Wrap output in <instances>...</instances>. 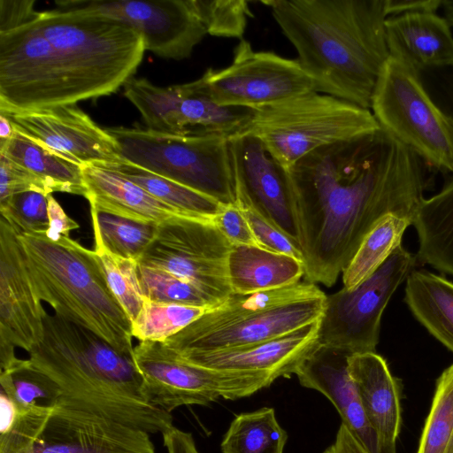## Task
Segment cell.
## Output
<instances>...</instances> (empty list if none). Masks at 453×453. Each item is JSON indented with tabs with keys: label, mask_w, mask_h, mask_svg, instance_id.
Instances as JSON below:
<instances>
[{
	"label": "cell",
	"mask_w": 453,
	"mask_h": 453,
	"mask_svg": "<svg viewBox=\"0 0 453 453\" xmlns=\"http://www.w3.org/2000/svg\"><path fill=\"white\" fill-rule=\"evenodd\" d=\"M134 361L147 401L171 413L188 405H208L220 397L253 395L274 380L265 373L213 370L193 365L158 342H139Z\"/></svg>",
	"instance_id": "obj_10"
},
{
	"label": "cell",
	"mask_w": 453,
	"mask_h": 453,
	"mask_svg": "<svg viewBox=\"0 0 453 453\" xmlns=\"http://www.w3.org/2000/svg\"><path fill=\"white\" fill-rule=\"evenodd\" d=\"M85 198L98 211L159 225L182 216L119 173L97 165L81 166Z\"/></svg>",
	"instance_id": "obj_23"
},
{
	"label": "cell",
	"mask_w": 453,
	"mask_h": 453,
	"mask_svg": "<svg viewBox=\"0 0 453 453\" xmlns=\"http://www.w3.org/2000/svg\"><path fill=\"white\" fill-rule=\"evenodd\" d=\"M28 354L63 397L149 434L173 426L171 413L147 401L134 359L81 326L47 312L42 339Z\"/></svg>",
	"instance_id": "obj_4"
},
{
	"label": "cell",
	"mask_w": 453,
	"mask_h": 453,
	"mask_svg": "<svg viewBox=\"0 0 453 453\" xmlns=\"http://www.w3.org/2000/svg\"><path fill=\"white\" fill-rule=\"evenodd\" d=\"M95 242L119 257L139 261L156 236L157 226L102 212L90 206Z\"/></svg>",
	"instance_id": "obj_32"
},
{
	"label": "cell",
	"mask_w": 453,
	"mask_h": 453,
	"mask_svg": "<svg viewBox=\"0 0 453 453\" xmlns=\"http://www.w3.org/2000/svg\"><path fill=\"white\" fill-rule=\"evenodd\" d=\"M1 217L18 233H46L49 228L48 196L25 191L0 201Z\"/></svg>",
	"instance_id": "obj_40"
},
{
	"label": "cell",
	"mask_w": 453,
	"mask_h": 453,
	"mask_svg": "<svg viewBox=\"0 0 453 453\" xmlns=\"http://www.w3.org/2000/svg\"><path fill=\"white\" fill-rule=\"evenodd\" d=\"M137 275L143 296L151 301L206 309H213L223 303L165 271L138 264Z\"/></svg>",
	"instance_id": "obj_37"
},
{
	"label": "cell",
	"mask_w": 453,
	"mask_h": 453,
	"mask_svg": "<svg viewBox=\"0 0 453 453\" xmlns=\"http://www.w3.org/2000/svg\"><path fill=\"white\" fill-rule=\"evenodd\" d=\"M371 109L381 128L427 165L453 174V126L431 99L416 71L389 57Z\"/></svg>",
	"instance_id": "obj_9"
},
{
	"label": "cell",
	"mask_w": 453,
	"mask_h": 453,
	"mask_svg": "<svg viewBox=\"0 0 453 453\" xmlns=\"http://www.w3.org/2000/svg\"><path fill=\"white\" fill-rule=\"evenodd\" d=\"M168 453H200L193 439H184L174 443Z\"/></svg>",
	"instance_id": "obj_48"
},
{
	"label": "cell",
	"mask_w": 453,
	"mask_h": 453,
	"mask_svg": "<svg viewBox=\"0 0 453 453\" xmlns=\"http://www.w3.org/2000/svg\"><path fill=\"white\" fill-rule=\"evenodd\" d=\"M144 51L142 38L123 23L35 10L1 39V83L19 112L73 105L115 93L134 76Z\"/></svg>",
	"instance_id": "obj_2"
},
{
	"label": "cell",
	"mask_w": 453,
	"mask_h": 453,
	"mask_svg": "<svg viewBox=\"0 0 453 453\" xmlns=\"http://www.w3.org/2000/svg\"><path fill=\"white\" fill-rule=\"evenodd\" d=\"M417 258L402 244L369 278L353 289L326 296L318 343L350 354L375 352L382 313L399 285L414 270Z\"/></svg>",
	"instance_id": "obj_11"
},
{
	"label": "cell",
	"mask_w": 453,
	"mask_h": 453,
	"mask_svg": "<svg viewBox=\"0 0 453 453\" xmlns=\"http://www.w3.org/2000/svg\"><path fill=\"white\" fill-rule=\"evenodd\" d=\"M31 453H156L150 434L61 396Z\"/></svg>",
	"instance_id": "obj_16"
},
{
	"label": "cell",
	"mask_w": 453,
	"mask_h": 453,
	"mask_svg": "<svg viewBox=\"0 0 453 453\" xmlns=\"http://www.w3.org/2000/svg\"><path fill=\"white\" fill-rule=\"evenodd\" d=\"M53 409L19 407L0 391V453H31Z\"/></svg>",
	"instance_id": "obj_33"
},
{
	"label": "cell",
	"mask_w": 453,
	"mask_h": 453,
	"mask_svg": "<svg viewBox=\"0 0 453 453\" xmlns=\"http://www.w3.org/2000/svg\"><path fill=\"white\" fill-rule=\"evenodd\" d=\"M49 228L45 234L51 240L60 236H69L71 231L80 227L79 224L71 219L54 198L52 194L48 196Z\"/></svg>",
	"instance_id": "obj_45"
},
{
	"label": "cell",
	"mask_w": 453,
	"mask_h": 453,
	"mask_svg": "<svg viewBox=\"0 0 453 453\" xmlns=\"http://www.w3.org/2000/svg\"><path fill=\"white\" fill-rule=\"evenodd\" d=\"M47 311L26 266L18 231L0 219V349L30 352L43 336Z\"/></svg>",
	"instance_id": "obj_18"
},
{
	"label": "cell",
	"mask_w": 453,
	"mask_h": 453,
	"mask_svg": "<svg viewBox=\"0 0 453 453\" xmlns=\"http://www.w3.org/2000/svg\"><path fill=\"white\" fill-rule=\"evenodd\" d=\"M232 247L213 220L175 216L157 226L137 263L172 273L224 302L233 295L226 272Z\"/></svg>",
	"instance_id": "obj_12"
},
{
	"label": "cell",
	"mask_w": 453,
	"mask_h": 453,
	"mask_svg": "<svg viewBox=\"0 0 453 453\" xmlns=\"http://www.w3.org/2000/svg\"><path fill=\"white\" fill-rule=\"evenodd\" d=\"M199 80L216 104L254 110L316 91L297 59L255 51L244 39L235 47L230 65L209 68Z\"/></svg>",
	"instance_id": "obj_14"
},
{
	"label": "cell",
	"mask_w": 453,
	"mask_h": 453,
	"mask_svg": "<svg viewBox=\"0 0 453 453\" xmlns=\"http://www.w3.org/2000/svg\"><path fill=\"white\" fill-rule=\"evenodd\" d=\"M26 266L41 301L134 359L132 322L111 291L94 250L69 236L18 233Z\"/></svg>",
	"instance_id": "obj_5"
},
{
	"label": "cell",
	"mask_w": 453,
	"mask_h": 453,
	"mask_svg": "<svg viewBox=\"0 0 453 453\" xmlns=\"http://www.w3.org/2000/svg\"><path fill=\"white\" fill-rule=\"evenodd\" d=\"M441 8L444 12V18L453 27V0H442Z\"/></svg>",
	"instance_id": "obj_50"
},
{
	"label": "cell",
	"mask_w": 453,
	"mask_h": 453,
	"mask_svg": "<svg viewBox=\"0 0 453 453\" xmlns=\"http://www.w3.org/2000/svg\"><path fill=\"white\" fill-rule=\"evenodd\" d=\"M350 355L339 348L318 344L294 373L303 387L326 396L339 414L359 398L349 371Z\"/></svg>",
	"instance_id": "obj_29"
},
{
	"label": "cell",
	"mask_w": 453,
	"mask_h": 453,
	"mask_svg": "<svg viewBox=\"0 0 453 453\" xmlns=\"http://www.w3.org/2000/svg\"><path fill=\"white\" fill-rule=\"evenodd\" d=\"M0 154L38 176L51 194L65 192L85 197L87 189L81 165L15 129L9 140L0 142Z\"/></svg>",
	"instance_id": "obj_27"
},
{
	"label": "cell",
	"mask_w": 453,
	"mask_h": 453,
	"mask_svg": "<svg viewBox=\"0 0 453 453\" xmlns=\"http://www.w3.org/2000/svg\"><path fill=\"white\" fill-rule=\"evenodd\" d=\"M211 309L151 301L144 297L132 322L133 337L139 342H164Z\"/></svg>",
	"instance_id": "obj_35"
},
{
	"label": "cell",
	"mask_w": 453,
	"mask_h": 453,
	"mask_svg": "<svg viewBox=\"0 0 453 453\" xmlns=\"http://www.w3.org/2000/svg\"><path fill=\"white\" fill-rule=\"evenodd\" d=\"M121 158L205 194L236 204L229 139L197 132L166 134L141 127H110Z\"/></svg>",
	"instance_id": "obj_8"
},
{
	"label": "cell",
	"mask_w": 453,
	"mask_h": 453,
	"mask_svg": "<svg viewBox=\"0 0 453 453\" xmlns=\"http://www.w3.org/2000/svg\"><path fill=\"white\" fill-rule=\"evenodd\" d=\"M288 434L273 408L263 407L234 417L222 442V453H283Z\"/></svg>",
	"instance_id": "obj_30"
},
{
	"label": "cell",
	"mask_w": 453,
	"mask_h": 453,
	"mask_svg": "<svg viewBox=\"0 0 453 453\" xmlns=\"http://www.w3.org/2000/svg\"><path fill=\"white\" fill-rule=\"evenodd\" d=\"M13 133L14 128L9 119L4 114L0 113V142L9 140Z\"/></svg>",
	"instance_id": "obj_49"
},
{
	"label": "cell",
	"mask_w": 453,
	"mask_h": 453,
	"mask_svg": "<svg viewBox=\"0 0 453 453\" xmlns=\"http://www.w3.org/2000/svg\"><path fill=\"white\" fill-rule=\"evenodd\" d=\"M226 272L233 294L250 295L299 282L304 265L296 257L259 246L233 245Z\"/></svg>",
	"instance_id": "obj_24"
},
{
	"label": "cell",
	"mask_w": 453,
	"mask_h": 453,
	"mask_svg": "<svg viewBox=\"0 0 453 453\" xmlns=\"http://www.w3.org/2000/svg\"><path fill=\"white\" fill-rule=\"evenodd\" d=\"M326 295L310 281L250 295L233 294L162 342L177 354L265 342L320 319Z\"/></svg>",
	"instance_id": "obj_6"
},
{
	"label": "cell",
	"mask_w": 453,
	"mask_h": 453,
	"mask_svg": "<svg viewBox=\"0 0 453 453\" xmlns=\"http://www.w3.org/2000/svg\"><path fill=\"white\" fill-rule=\"evenodd\" d=\"M95 165L113 171L135 183L184 217L213 220L225 206L205 194L134 165L120 157L113 162Z\"/></svg>",
	"instance_id": "obj_28"
},
{
	"label": "cell",
	"mask_w": 453,
	"mask_h": 453,
	"mask_svg": "<svg viewBox=\"0 0 453 453\" xmlns=\"http://www.w3.org/2000/svg\"><path fill=\"white\" fill-rule=\"evenodd\" d=\"M323 453H368L344 424H341L335 441Z\"/></svg>",
	"instance_id": "obj_47"
},
{
	"label": "cell",
	"mask_w": 453,
	"mask_h": 453,
	"mask_svg": "<svg viewBox=\"0 0 453 453\" xmlns=\"http://www.w3.org/2000/svg\"><path fill=\"white\" fill-rule=\"evenodd\" d=\"M236 204L246 218L259 247L288 255L303 263L298 242L283 233L245 199L237 198Z\"/></svg>",
	"instance_id": "obj_41"
},
{
	"label": "cell",
	"mask_w": 453,
	"mask_h": 453,
	"mask_svg": "<svg viewBox=\"0 0 453 453\" xmlns=\"http://www.w3.org/2000/svg\"><path fill=\"white\" fill-rule=\"evenodd\" d=\"M417 453H453V365L436 380Z\"/></svg>",
	"instance_id": "obj_36"
},
{
	"label": "cell",
	"mask_w": 453,
	"mask_h": 453,
	"mask_svg": "<svg viewBox=\"0 0 453 453\" xmlns=\"http://www.w3.org/2000/svg\"><path fill=\"white\" fill-rule=\"evenodd\" d=\"M445 18L432 12L388 17L389 57L414 71L453 61V35Z\"/></svg>",
	"instance_id": "obj_22"
},
{
	"label": "cell",
	"mask_w": 453,
	"mask_h": 453,
	"mask_svg": "<svg viewBox=\"0 0 453 453\" xmlns=\"http://www.w3.org/2000/svg\"><path fill=\"white\" fill-rule=\"evenodd\" d=\"M380 127L369 109L316 91L255 111L244 134L288 168L307 154Z\"/></svg>",
	"instance_id": "obj_7"
},
{
	"label": "cell",
	"mask_w": 453,
	"mask_h": 453,
	"mask_svg": "<svg viewBox=\"0 0 453 453\" xmlns=\"http://www.w3.org/2000/svg\"><path fill=\"white\" fill-rule=\"evenodd\" d=\"M0 391L23 408H53L63 395L50 376L28 359L20 358L11 368L0 372Z\"/></svg>",
	"instance_id": "obj_34"
},
{
	"label": "cell",
	"mask_w": 453,
	"mask_h": 453,
	"mask_svg": "<svg viewBox=\"0 0 453 453\" xmlns=\"http://www.w3.org/2000/svg\"><path fill=\"white\" fill-rule=\"evenodd\" d=\"M316 92L370 109L389 58L385 0H265Z\"/></svg>",
	"instance_id": "obj_3"
},
{
	"label": "cell",
	"mask_w": 453,
	"mask_h": 453,
	"mask_svg": "<svg viewBox=\"0 0 453 453\" xmlns=\"http://www.w3.org/2000/svg\"><path fill=\"white\" fill-rule=\"evenodd\" d=\"M5 116L16 131L81 166L119 157L114 138L76 104Z\"/></svg>",
	"instance_id": "obj_19"
},
{
	"label": "cell",
	"mask_w": 453,
	"mask_h": 453,
	"mask_svg": "<svg viewBox=\"0 0 453 453\" xmlns=\"http://www.w3.org/2000/svg\"><path fill=\"white\" fill-rule=\"evenodd\" d=\"M349 371L365 411L385 446L396 449L401 426V380L376 352L349 357Z\"/></svg>",
	"instance_id": "obj_21"
},
{
	"label": "cell",
	"mask_w": 453,
	"mask_h": 453,
	"mask_svg": "<svg viewBox=\"0 0 453 453\" xmlns=\"http://www.w3.org/2000/svg\"><path fill=\"white\" fill-rule=\"evenodd\" d=\"M94 251L111 291L133 322L144 301L137 275V261L114 255L97 242H95Z\"/></svg>",
	"instance_id": "obj_38"
},
{
	"label": "cell",
	"mask_w": 453,
	"mask_h": 453,
	"mask_svg": "<svg viewBox=\"0 0 453 453\" xmlns=\"http://www.w3.org/2000/svg\"><path fill=\"white\" fill-rule=\"evenodd\" d=\"M213 221L233 245L259 246L237 204L225 205Z\"/></svg>",
	"instance_id": "obj_44"
},
{
	"label": "cell",
	"mask_w": 453,
	"mask_h": 453,
	"mask_svg": "<svg viewBox=\"0 0 453 453\" xmlns=\"http://www.w3.org/2000/svg\"><path fill=\"white\" fill-rule=\"evenodd\" d=\"M25 191L51 194L38 176L0 154V201Z\"/></svg>",
	"instance_id": "obj_43"
},
{
	"label": "cell",
	"mask_w": 453,
	"mask_h": 453,
	"mask_svg": "<svg viewBox=\"0 0 453 453\" xmlns=\"http://www.w3.org/2000/svg\"><path fill=\"white\" fill-rule=\"evenodd\" d=\"M412 225L418 237L417 260L453 275V177L423 200Z\"/></svg>",
	"instance_id": "obj_25"
},
{
	"label": "cell",
	"mask_w": 453,
	"mask_h": 453,
	"mask_svg": "<svg viewBox=\"0 0 453 453\" xmlns=\"http://www.w3.org/2000/svg\"><path fill=\"white\" fill-rule=\"evenodd\" d=\"M206 29L214 36L242 38L252 12L245 0H191Z\"/></svg>",
	"instance_id": "obj_39"
},
{
	"label": "cell",
	"mask_w": 453,
	"mask_h": 453,
	"mask_svg": "<svg viewBox=\"0 0 453 453\" xmlns=\"http://www.w3.org/2000/svg\"><path fill=\"white\" fill-rule=\"evenodd\" d=\"M229 150L236 199L250 203L298 242L288 169L268 152L258 138L250 134L229 139Z\"/></svg>",
	"instance_id": "obj_17"
},
{
	"label": "cell",
	"mask_w": 453,
	"mask_h": 453,
	"mask_svg": "<svg viewBox=\"0 0 453 453\" xmlns=\"http://www.w3.org/2000/svg\"><path fill=\"white\" fill-rule=\"evenodd\" d=\"M319 324V320L284 335L240 348L176 354L198 366L262 372L275 380L295 373L301 362L318 346Z\"/></svg>",
	"instance_id": "obj_20"
},
{
	"label": "cell",
	"mask_w": 453,
	"mask_h": 453,
	"mask_svg": "<svg viewBox=\"0 0 453 453\" xmlns=\"http://www.w3.org/2000/svg\"><path fill=\"white\" fill-rule=\"evenodd\" d=\"M404 301L416 319L453 353V282L413 270L406 279Z\"/></svg>",
	"instance_id": "obj_26"
},
{
	"label": "cell",
	"mask_w": 453,
	"mask_h": 453,
	"mask_svg": "<svg viewBox=\"0 0 453 453\" xmlns=\"http://www.w3.org/2000/svg\"><path fill=\"white\" fill-rule=\"evenodd\" d=\"M431 99L453 126V61L417 72Z\"/></svg>",
	"instance_id": "obj_42"
},
{
	"label": "cell",
	"mask_w": 453,
	"mask_h": 453,
	"mask_svg": "<svg viewBox=\"0 0 453 453\" xmlns=\"http://www.w3.org/2000/svg\"><path fill=\"white\" fill-rule=\"evenodd\" d=\"M56 5L123 23L142 38L145 50L166 59L190 57L207 34L191 0H61Z\"/></svg>",
	"instance_id": "obj_15"
},
{
	"label": "cell",
	"mask_w": 453,
	"mask_h": 453,
	"mask_svg": "<svg viewBox=\"0 0 453 453\" xmlns=\"http://www.w3.org/2000/svg\"><path fill=\"white\" fill-rule=\"evenodd\" d=\"M409 219L390 214L366 234L342 271L343 288L353 289L376 272L402 242Z\"/></svg>",
	"instance_id": "obj_31"
},
{
	"label": "cell",
	"mask_w": 453,
	"mask_h": 453,
	"mask_svg": "<svg viewBox=\"0 0 453 453\" xmlns=\"http://www.w3.org/2000/svg\"><path fill=\"white\" fill-rule=\"evenodd\" d=\"M427 164L383 128L319 148L287 168L305 280L332 287L384 217L412 221Z\"/></svg>",
	"instance_id": "obj_1"
},
{
	"label": "cell",
	"mask_w": 453,
	"mask_h": 453,
	"mask_svg": "<svg viewBox=\"0 0 453 453\" xmlns=\"http://www.w3.org/2000/svg\"><path fill=\"white\" fill-rule=\"evenodd\" d=\"M123 87L124 96L138 110L147 128L160 133L197 132L231 139L245 133L256 111L216 104L199 79L159 87L133 76Z\"/></svg>",
	"instance_id": "obj_13"
},
{
	"label": "cell",
	"mask_w": 453,
	"mask_h": 453,
	"mask_svg": "<svg viewBox=\"0 0 453 453\" xmlns=\"http://www.w3.org/2000/svg\"><path fill=\"white\" fill-rule=\"evenodd\" d=\"M441 0H385L388 17L405 13L432 12L441 8Z\"/></svg>",
	"instance_id": "obj_46"
}]
</instances>
